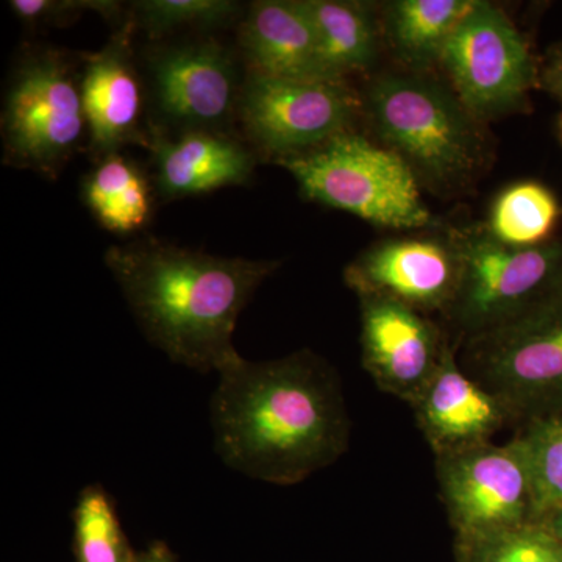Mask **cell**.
Instances as JSON below:
<instances>
[{
	"instance_id": "6da1fadb",
	"label": "cell",
	"mask_w": 562,
	"mask_h": 562,
	"mask_svg": "<svg viewBox=\"0 0 562 562\" xmlns=\"http://www.w3.org/2000/svg\"><path fill=\"white\" fill-rule=\"evenodd\" d=\"M210 414L221 460L260 482L302 483L349 449L341 379L310 349L272 361L239 358L220 372Z\"/></svg>"
},
{
	"instance_id": "7a4b0ae2",
	"label": "cell",
	"mask_w": 562,
	"mask_h": 562,
	"mask_svg": "<svg viewBox=\"0 0 562 562\" xmlns=\"http://www.w3.org/2000/svg\"><path fill=\"white\" fill-rule=\"evenodd\" d=\"M144 336L192 371L222 372L241 358L233 346L239 314L280 260L225 258L160 239L106 250Z\"/></svg>"
},
{
	"instance_id": "3957f363",
	"label": "cell",
	"mask_w": 562,
	"mask_h": 562,
	"mask_svg": "<svg viewBox=\"0 0 562 562\" xmlns=\"http://www.w3.org/2000/svg\"><path fill=\"white\" fill-rule=\"evenodd\" d=\"M362 111L383 146L395 151L431 191L468 188L486 160L482 122L462 105L450 85L430 74L384 72L368 85Z\"/></svg>"
},
{
	"instance_id": "277c9868",
	"label": "cell",
	"mask_w": 562,
	"mask_h": 562,
	"mask_svg": "<svg viewBox=\"0 0 562 562\" xmlns=\"http://www.w3.org/2000/svg\"><path fill=\"white\" fill-rule=\"evenodd\" d=\"M277 165L294 177L310 201L369 224L394 231H422L435 224L409 166L360 133H341Z\"/></svg>"
},
{
	"instance_id": "5b68a950",
	"label": "cell",
	"mask_w": 562,
	"mask_h": 562,
	"mask_svg": "<svg viewBox=\"0 0 562 562\" xmlns=\"http://www.w3.org/2000/svg\"><path fill=\"white\" fill-rule=\"evenodd\" d=\"M461 255L457 294L443 321L460 346L527 316L562 292V233L538 247L498 241L486 225L452 228Z\"/></svg>"
},
{
	"instance_id": "8992f818",
	"label": "cell",
	"mask_w": 562,
	"mask_h": 562,
	"mask_svg": "<svg viewBox=\"0 0 562 562\" xmlns=\"http://www.w3.org/2000/svg\"><path fill=\"white\" fill-rule=\"evenodd\" d=\"M83 143L81 70L68 52L27 47L11 70L3 101V162L55 180Z\"/></svg>"
},
{
	"instance_id": "52a82bcc",
	"label": "cell",
	"mask_w": 562,
	"mask_h": 562,
	"mask_svg": "<svg viewBox=\"0 0 562 562\" xmlns=\"http://www.w3.org/2000/svg\"><path fill=\"white\" fill-rule=\"evenodd\" d=\"M457 347L464 372L509 409L516 425L562 412V292Z\"/></svg>"
},
{
	"instance_id": "ba28073f",
	"label": "cell",
	"mask_w": 562,
	"mask_h": 562,
	"mask_svg": "<svg viewBox=\"0 0 562 562\" xmlns=\"http://www.w3.org/2000/svg\"><path fill=\"white\" fill-rule=\"evenodd\" d=\"M539 65L512 18L486 0H475L439 63L454 94L482 124L530 106Z\"/></svg>"
},
{
	"instance_id": "9c48e42d",
	"label": "cell",
	"mask_w": 562,
	"mask_h": 562,
	"mask_svg": "<svg viewBox=\"0 0 562 562\" xmlns=\"http://www.w3.org/2000/svg\"><path fill=\"white\" fill-rule=\"evenodd\" d=\"M361 111V95L346 81L247 72L238 121L261 157L280 162L351 131Z\"/></svg>"
},
{
	"instance_id": "30bf717a",
	"label": "cell",
	"mask_w": 562,
	"mask_h": 562,
	"mask_svg": "<svg viewBox=\"0 0 562 562\" xmlns=\"http://www.w3.org/2000/svg\"><path fill=\"white\" fill-rule=\"evenodd\" d=\"M443 508L458 538L535 522V490L519 435L435 458Z\"/></svg>"
},
{
	"instance_id": "8fae6325",
	"label": "cell",
	"mask_w": 562,
	"mask_h": 562,
	"mask_svg": "<svg viewBox=\"0 0 562 562\" xmlns=\"http://www.w3.org/2000/svg\"><path fill=\"white\" fill-rule=\"evenodd\" d=\"M147 72L162 127L225 133L238 120L244 79L231 47L213 36L155 47L147 55Z\"/></svg>"
},
{
	"instance_id": "7c38bea8",
	"label": "cell",
	"mask_w": 562,
	"mask_h": 562,
	"mask_svg": "<svg viewBox=\"0 0 562 562\" xmlns=\"http://www.w3.org/2000/svg\"><path fill=\"white\" fill-rule=\"evenodd\" d=\"M460 277L452 231L383 239L344 269V283L358 299H384L431 317L449 312Z\"/></svg>"
},
{
	"instance_id": "4fadbf2b",
	"label": "cell",
	"mask_w": 562,
	"mask_h": 562,
	"mask_svg": "<svg viewBox=\"0 0 562 562\" xmlns=\"http://www.w3.org/2000/svg\"><path fill=\"white\" fill-rule=\"evenodd\" d=\"M361 364L384 394L412 405L452 344L431 316L384 299H360Z\"/></svg>"
},
{
	"instance_id": "5bb4252c",
	"label": "cell",
	"mask_w": 562,
	"mask_h": 562,
	"mask_svg": "<svg viewBox=\"0 0 562 562\" xmlns=\"http://www.w3.org/2000/svg\"><path fill=\"white\" fill-rule=\"evenodd\" d=\"M135 31L128 18L101 50L85 58L81 68L88 149L95 158L125 146L150 147L151 127H144L143 85L133 58Z\"/></svg>"
},
{
	"instance_id": "9a60e30c",
	"label": "cell",
	"mask_w": 562,
	"mask_h": 562,
	"mask_svg": "<svg viewBox=\"0 0 562 562\" xmlns=\"http://www.w3.org/2000/svg\"><path fill=\"white\" fill-rule=\"evenodd\" d=\"M452 342L438 371L409 405L435 458L492 442L513 414L494 394L464 372Z\"/></svg>"
},
{
	"instance_id": "2e32d148",
	"label": "cell",
	"mask_w": 562,
	"mask_h": 562,
	"mask_svg": "<svg viewBox=\"0 0 562 562\" xmlns=\"http://www.w3.org/2000/svg\"><path fill=\"white\" fill-rule=\"evenodd\" d=\"M149 149L157 166L158 191L166 201L246 184L257 165L254 151L222 132L166 135L151 127Z\"/></svg>"
},
{
	"instance_id": "e0dca14e",
	"label": "cell",
	"mask_w": 562,
	"mask_h": 562,
	"mask_svg": "<svg viewBox=\"0 0 562 562\" xmlns=\"http://www.w3.org/2000/svg\"><path fill=\"white\" fill-rule=\"evenodd\" d=\"M238 43L247 72L333 80L322 68L316 32L303 0L251 2L239 24Z\"/></svg>"
},
{
	"instance_id": "ac0fdd59",
	"label": "cell",
	"mask_w": 562,
	"mask_h": 562,
	"mask_svg": "<svg viewBox=\"0 0 562 562\" xmlns=\"http://www.w3.org/2000/svg\"><path fill=\"white\" fill-rule=\"evenodd\" d=\"M473 5L475 0H392L384 5V38L406 69L428 74Z\"/></svg>"
},
{
	"instance_id": "d6986e66",
	"label": "cell",
	"mask_w": 562,
	"mask_h": 562,
	"mask_svg": "<svg viewBox=\"0 0 562 562\" xmlns=\"http://www.w3.org/2000/svg\"><path fill=\"white\" fill-rule=\"evenodd\" d=\"M316 32L322 68L333 80L372 68L379 57L375 7L357 0H303Z\"/></svg>"
},
{
	"instance_id": "ffe728a7",
	"label": "cell",
	"mask_w": 562,
	"mask_h": 562,
	"mask_svg": "<svg viewBox=\"0 0 562 562\" xmlns=\"http://www.w3.org/2000/svg\"><path fill=\"white\" fill-rule=\"evenodd\" d=\"M81 199L105 231L122 236L143 231L154 209L149 180L121 151L98 158L81 183Z\"/></svg>"
},
{
	"instance_id": "44dd1931",
	"label": "cell",
	"mask_w": 562,
	"mask_h": 562,
	"mask_svg": "<svg viewBox=\"0 0 562 562\" xmlns=\"http://www.w3.org/2000/svg\"><path fill=\"white\" fill-rule=\"evenodd\" d=\"M562 206L546 184L524 180L505 188L492 203L487 231L513 247H538L560 233Z\"/></svg>"
},
{
	"instance_id": "7402d4cb",
	"label": "cell",
	"mask_w": 562,
	"mask_h": 562,
	"mask_svg": "<svg viewBox=\"0 0 562 562\" xmlns=\"http://www.w3.org/2000/svg\"><path fill=\"white\" fill-rule=\"evenodd\" d=\"M133 24L158 41L181 31L210 32L243 20V3L232 0H140L132 3Z\"/></svg>"
},
{
	"instance_id": "603a6c76",
	"label": "cell",
	"mask_w": 562,
	"mask_h": 562,
	"mask_svg": "<svg viewBox=\"0 0 562 562\" xmlns=\"http://www.w3.org/2000/svg\"><path fill=\"white\" fill-rule=\"evenodd\" d=\"M77 562H136L110 495L99 484L80 492L74 508Z\"/></svg>"
},
{
	"instance_id": "cb8c5ba5",
	"label": "cell",
	"mask_w": 562,
	"mask_h": 562,
	"mask_svg": "<svg viewBox=\"0 0 562 562\" xmlns=\"http://www.w3.org/2000/svg\"><path fill=\"white\" fill-rule=\"evenodd\" d=\"M517 435L530 458L535 522L547 524L562 508V412L528 422Z\"/></svg>"
},
{
	"instance_id": "d4e9b609",
	"label": "cell",
	"mask_w": 562,
	"mask_h": 562,
	"mask_svg": "<svg viewBox=\"0 0 562 562\" xmlns=\"http://www.w3.org/2000/svg\"><path fill=\"white\" fill-rule=\"evenodd\" d=\"M460 539L462 562H560L562 542L552 528L528 522Z\"/></svg>"
},
{
	"instance_id": "484cf974",
	"label": "cell",
	"mask_w": 562,
	"mask_h": 562,
	"mask_svg": "<svg viewBox=\"0 0 562 562\" xmlns=\"http://www.w3.org/2000/svg\"><path fill=\"white\" fill-rule=\"evenodd\" d=\"M9 7L29 29L66 27L90 11L106 20L122 18L121 3L110 0H11Z\"/></svg>"
},
{
	"instance_id": "4316f807",
	"label": "cell",
	"mask_w": 562,
	"mask_h": 562,
	"mask_svg": "<svg viewBox=\"0 0 562 562\" xmlns=\"http://www.w3.org/2000/svg\"><path fill=\"white\" fill-rule=\"evenodd\" d=\"M539 90L552 95L562 106V43L552 47L539 65Z\"/></svg>"
},
{
	"instance_id": "83f0119b",
	"label": "cell",
	"mask_w": 562,
	"mask_h": 562,
	"mask_svg": "<svg viewBox=\"0 0 562 562\" xmlns=\"http://www.w3.org/2000/svg\"><path fill=\"white\" fill-rule=\"evenodd\" d=\"M136 562H176L169 553V550L166 549L161 543H155L154 547H150L149 552L143 554V557L136 558Z\"/></svg>"
},
{
	"instance_id": "f1b7e54d",
	"label": "cell",
	"mask_w": 562,
	"mask_h": 562,
	"mask_svg": "<svg viewBox=\"0 0 562 562\" xmlns=\"http://www.w3.org/2000/svg\"><path fill=\"white\" fill-rule=\"evenodd\" d=\"M547 525L552 528L554 536H557V538L562 542V508L547 520Z\"/></svg>"
},
{
	"instance_id": "f546056e",
	"label": "cell",
	"mask_w": 562,
	"mask_h": 562,
	"mask_svg": "<svg viewBox=\"0 0 562 562\" xmlns=\"http://www.w3.org/2000/svg\"><path fill=\"white\" fill-rule=\"evenodd\" d=\"M560 562H562V560Z\"/></svg>"
}]
</instances>
